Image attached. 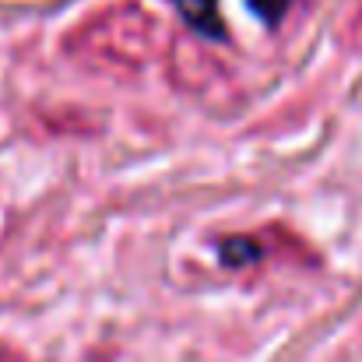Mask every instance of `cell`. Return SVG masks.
<instances>
[{"label":"cell","instance_id":"cell-1","mask_svg":"<svg viewBox=\"0 0 362 362\" xmlns=\"http://www.w3.org/2000/svg\"><path fill=\"white\" fill-rule=\"evenodd\" d=\"M183 21L211 39H218L226 28H222V14H218V0H176Z\"/></svg>","mask_w":362,"mask_h":362},{"label":"cell","instance_id":"cell-2","mask_svg":"<svg viewBox=\"0 0 362 362\" xmlns=\"http://www.w3.org/2000/svg\"><path fill=\"white\" fill-rule=\"evenodd\" d=\"M288 4H292V0H250V7H253L267 25H274V21L285 14V7H288Z\"/></svg>","mask_w":362,"mask_h":362}]
</instances>
